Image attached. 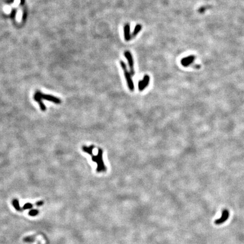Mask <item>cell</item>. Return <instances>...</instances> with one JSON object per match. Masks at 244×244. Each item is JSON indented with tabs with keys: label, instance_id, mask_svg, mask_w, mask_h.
I'll list each match as a JSON object with an SVG mask.
<instances>
[{
	"label": "cell",
	"instance_id": "6da1fadb",
	"mask_svg": "<svg viewBox=\"0 0 244 244\" xmlns=\"http://www.w3.org/2000/svg\"><path fill=\"white\" fill-rule=\"evenodd\" d=\"M103 150L102 149H99L97 154L96 155H92V160L93 162L96 163L97 167L96 171L97 172H105L107 170V167L105 166L103 160Z\"/></svg>",
	"mask_w": 244,
	"mask_h": 244
},
{
	"label": "cell",
	"instance_id": "7a4b0ae2",
	"mask_svg": "<svg viewBox=\"0 0 244 244\" xmlns=\"http://www.w3.org/2000/svg\"><path fill=\"white\" fill-rule=\"evenodd\" d=\"M120 65H121V66L122 67V70L124 72V77H125V79L126 80V82H127L128 87L131 91L132 92L134 89V86L133 80H132V75L131 74L130 72L128 71V70L127 68L126 64L123 61H121Z\"/></svg>",
	"mask_w": 244,
	"mask_h": 244
},
{
	"label": "cell",
	"instance_id": "3957f363",
	"mask_svg": "<svg viewBox=\"0 0 244 244\" xmlns=\"http://www.w3.org/2000/svg\"><path fill=\"white\" fill-rule=\"evenodd\" d=\"M36 92L39 95V96L42 99L52 102L53 103H55L56 104H60L62 102V101L60 99H59L58 97H56L55 96H53L49 95V94H44L40 91H37Z\"/></svg>",
	"mask_w": 244,
	"mask_h": 244
},
{
	"label": "cell",
	"instance_id": "277c9868",
	"mask_svg": "<svg viewBox=\"0 0 244 244\" xmlns=\"http://www.w3.org/2000/svg\"><path fill=\"white\" fill-rule=\"evenodd\" d=\"M124 56L126 58V59L128 61V65L130 67V73L132 75V76H133L134 75V62H133V57L132 56V54L129 52V51H126L124 53Z\"/></svg>",
	"mask_w": 244,
	"mask_h": 244
},
{
	"label": "cell",
	"instance_id": "5b68a950",
	"mask_svg": "<svg viewBox=\"0 0 244 244\" xmlns=\"http://www.w3.org/2000/svg\"><path fill=\"white\" fill-rule=\"evenodd\" d=\"M150 83V77L148 75H145L143 80H140L138 83L139 90L141 92L143 91Z\"/></svg>",
	"mask_w": 244,
	"mask_h": 244
},
{
	"label": "cell",
	"instance_id": "8992f818",
	"mask_svg": "<svg viewBox=\"0 0 244 244\" xmlns=\"http://www.w3.org/2000/svg\"><path fill=\"white\" fill-rule=\"evenodd\" d=\"M229 216H230L229 211L228 210H227V209H225V210H224L223 211H222L221 217L219 219L215 220V222H214V223L216 225H221V224H223L224 222H226L228 220V219L229 218Z\"/></svg>",
	"mask_w": 244,
	"mask_h": 244
},
{
	"label": "cell",
	"instance_id": "52a82bcc",
	"mask_svg": "<svg viewBox=\"0 0 244 244\" xmlns=\"http://www.w3.org/2000/svg\"><path fill=\"white\" fill-rule=\"evenodd\" d=\"M124 39L126 41H129L132 39L131 34L130 33V25L129 23H127L124 27Z\"/></svg>",
	"mask_w": 244,
	"mask_h": 244
},
{
	"label": "cell",
	"instance_id": "ba28073f",
	"mask_svg": "<svg viewBox=\"0 0 244 244\" xmlns=\"http://www.w3.org/2000/svg\"><path fill=\"white\" fill-rule=\"evenodd\" d=\"M33 99H34V100L35 101L38 102L41 111H45L46 110V107L44 103H43V102L42 101V99L39 96V95L36 92H35V93L34 94Z\"/></svg>",
	"mask_w": 244,
	"mask_h": 244
},
{
	"label": "cell",
	"instance_id": "9c48e42d",
	"mask_svg": "<svg viewBox=\"0 0 244 244\" xmlns=\"http://www.w3.org/2000/svg\"><path fill=\"white\" fill-rule=\"evenodd\" d=\"M194 61V57L193 56H188L187 57L184 58L181 61V65L184 67H188L191 65Z\"/></svg>",
	"mask_w": 244,
	"mask_h": 244
},
{
	"label": "cell",
	"instance_id": "30bf717a",
	"mask_svg": "<svg viewBox=\"0 0 244 244\" xmlns=\"http://www.w3.org/2000/svg\"><path fill=\"white\" fill-rule=\"evenodd\" d=\"M94 148V146L93 145H90L89 146H82V150L85 152L88 153L89 155H93V149Z\"/></svg>",
	"mask_w": 244,
	"mask_h": 244
},
{
	"label": "cell",
	"instance_id": "8fae6325",
	"mask_svg": "<svg viewBox=\"0 0 244 244\" xmlns=\"http://www.w3.org/2000/svg\"><path fill=\"white\" fill-rule=\"evenodd\" d=\"M141 28H142V26H141V24H137L135 26V28L134 29V31H133V32H132V34H131L132 39L135 37L137 36V34L141 30Z\"/></svg>",
	"mask_w": 244,
	"mask_h": 244
},
{
	"label": "cell",
	"instance_id": "7c38bea8",
	"mask_svg": "<svg viewBox=\"0 0 244 244\" xmlns=\"http://www.w3.org/2000/svg\"><path fill=\"white\" fill-rule=\"evenodd\" d=\"M12 205L14 207V208L18 211H22L23 210L22 208L21 207L20 205H19V200L17 199H14L12 201Z\"/></svg>",
	"mask_w": 244,
	"mask_h": 244
},
{
	"label": "cell",
	"instance_id": "4fadbf2b",
	"mask_svg": "<svg viewBox=\"0 0 244 244\" xmlns=\"http://www.w3.org/2000/svg\"><path fill=\"white\" fill-rule=\"evenodd\" d=\"M24 241L26 243H33L35 240L34 236H28L24 238Z\"/></svg>",
	"mask_w": 244,
	"mask_h": 244
},
{
	"label": "cell",
	"instance_id": "5bb4252c",
	"mask_svg": "<svg viewBox=\"0 0 244 244\" xmlns=\"http://www.w3.org/2000/svg\"><path fill=\"white\" fill-rule=\"evenodd\" d=\"M39 212V211L37 209H32L29 211L28 214L31 216H36L37 215H38Z\"/></svg>",
	"mask_w": 244,
	"mask_h": 244
},
{
	"label": "cell",
	"instance_id": "9a60e30c",
	"mask_svg": "<svg viewBox=\"0 0 244 244\" xmlns=\"http://www.w3.org/2000/svg\"><path fill=\"white\" fill-rule=\"evenodd\" d=\"M33 207V205L31 204V203H26V204H24V205L23 206V210H27V209H32Z\"/></svg>",
	"mask_w": 244,
	"mask_h": 244
},
{
	"label": "cell",
	"instance_id": "2e32d148",
	"mask_svg": "<svg viewBox=\"0 0 244 244\" xmlns=\"http://www.w3.org/2000/svg\"><path fill=\"white\" fill-rule=\"evenodd\" d=\"M43 204H44V202L43 201H38L36 203V205L37 206H41Z\"/></svg>",
	"mask_w": 244,
	"mask_h": 244
},
{
	"label": "cell",
	"instance_id": "e0dca14e",
	"mask_svg": "<svg viewBox=\"0 0 244 244\" xmlns=\"http://www.w3.org/2000/svg\"></svg>",
	"mask_w": 244,
	"mask_h": 244
}]
</instances>
